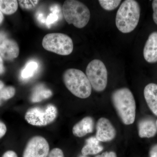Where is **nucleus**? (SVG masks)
<instances>
[{
  "label": "nucleus",
  "instance_id": "nucleus-1",
  "mask_svg": "<svg viewBox=\"0 0 157 157\" xmlns=\"http://www.w3.org/2000/svg\"><path fill=\"white\" fill-rule=\"evenodd\" d=\"M111 100L122 122L125 125L134 123L136 116V103L131 90L127 88L115 90L112 93Z\"/></svg>",
  "mask_w": 157,
  "mask_h": 157
},
{
  "label": "nucleus",
  "instance_id": "nucleus-2",
  "mask_svg": "<svg viewBox=\"0 0 157 157\" xmlns=\"http://www.w3.org/2000/svg\"><path fill=\"white\" fill-rule=\"evenodd\" d=\"M140 17V7L134 0H126L122 3L116 17V25L121 32L128 33L137 26Z\"/></svg>",
  "mask_w": 157,
  "mask_h": 157
},
{
  "label": "nucleus",
  "instance_id": "nucleus-3",
  "mask_svg": "<svg viewBox=\"0 0 157 157\" xmlns=\"http://www.w3.org/2000/svg\"><path fill=\"white\" fill-rule=\"evenodd\" d=\"M64 83L74 95L82 99L90 96L92 86L86 75L81 70L69 69L63 75Z\"/></svg>",
  "mask_w": 157,
  "mask_h": 157
},
{
  "label": "nucleus",
  "instance_id": "nucleus-4",
  "mask_svg": "<svg viewBox=\"0 0 157 157\" xmlns=\"http://www.w3.org/2000/svg\"><path fill=\"white\" fill-rule=\"evenodd\" d=\"M63 14L69 24L78 29L86 26L90 18V13L87 6L75 0L66 1L63 6Z\"/></svg>",
  "mask_w": 157,
  "mask_h": 157
},
{
  "label": "nucleus",
  "instance_id": "nucleus-5",
  "mask_svg": "<svg viewBox=\"0 0 157 157\" xmlns=\"http://www.w3.org/2000/svg\"><path fill=\"white\" fill-rule=\"evenodd\" d=\"M43 48L54 53L67 56L73 52V40L67 35L60 33L47 34L42 40Z\"/></svg>",
  "mask_w": 157,
  "mask_h": 157
},
{
  "label": "nucleus",
  "instance_id": "nucleus-6",
  "mask_svg": "<svg viewBox=\"0 0 157 157\" xmlns=\"http://www.w3.org/2000/svg\"><path fill=\"white\" fill-rule=\"evenodd\" d=\"M86 72L93 89L97 92L105 89L107 84V71L103 62L93 60L88 65Z\"/></svg>",
  "mask_w": 157,
  "mask_h": 157
},
{
  "label": "nucleus",
  "instance_id": "nucleus-7",
  "mask_svg": "<svg viewBox=\"0 0 157 157\" xmlns=\"http://www.w3.org/2000/svg\"><path fill=\"white\" fill-rule=\"evenodd\" d=\"M57 113L56 107L49 104L44 108L35 107L29 109L25 118L32 125L44 126L52 123L56 118Z\"/></svg>",
  "mask_w": 157,
  "mask_h": 157
},
{
  "label": "nucleus",
  "instance_id": "nucleus-8",
  "mask_svg": "<svg viewBox=\"0 0 157 157\" xmlns=\"http://www.w3.org/2000/svg\"><path fill=\"white\" fill-rule=\"evenodd\" d=\"M49 152L48 141L44 137H32L26 146L22 157H47Z\"/></svg>",
  "mask_w": 157,
  "mask_h": 157
},
{
  "label": "nucleus",
  "instance_id": "nucleus-9",
  "mask_svg": "<svg viewBox=\"0 0 157 157\" xmlns=\"http://www.w3.org/2000/svg\"><path fill=\"white\" fill-rule=\"evenodd\" d=\"M96 137L100 142H108L113 140L116 135L115 128L110 121L105 117H101L96 125Z\"/></svg>",
  "mask_w": 157,
  "mask_h": 157
},
{
  "label": "nucleus",
  "instance_id": "nucleus-10",
  "mask_svg": "<svg viewBox=\"0 0 157 157\" xmlns=\"http://www.w3.org/2000/svg\"><path fill=\"white\" fill-rule=\"evenodd\" d=\"M143 55L149 63L157 62V32L151 33L149 36L144 48Z\"/></svg>",
  "mask_w": 157,
  "mask_h": 157
},
{
  "label": "nucleus",
  "instance_id": "nucleus-11",
  "mask_svg": "<svg viewBox=\"0 0 157 157\" xmlns=\"http://www.w3.org/2000/svg\"><path fill=\"white\" fill-rule=\"evenodd\" d=\"M19 48L15 41L6 39L0 44V56L6 60H12L19 55Z\"/></svg>",
  "mask_w": 157,
  "mask_h": 157
},
{
  "label": "nucleus",
  "instance_id": "nucleus-12",
  "mask_svg": "<svg viewBox=\"0 0 157 157\" xmlns=\"http://www.w3.org/2000/svg\"><path fill=\"white\" fill-rule=\"evenodd\" d=\"M138 135L141 138H151L157 133L156 121L150 118L143 119L138 124Z\"/></svg>",
  "mask_w": 157,
  "mask_h": 157
},
{
  "label": "nucleus",
  "instance_id": "nucleus-13",
  "mask_svg": "<svg viewBox=\"0 0 157 157\" xmlns=\"http://www.w3.org/2000/svg\"><path fill=\"white\" fill-rule=\"evenodd\" d=\"M144 94L149 108L157 116V84H147L144 88Z\"/></svg>",
  "mask_w": 157,
  "mask_h": 157
},
{
  "label": "nucleus",
  "instance_id": "nucleus-14",
  "mask_svg": "<svg viewBox=\"0 0 157 157\" xmlns=\"http://www.w3.org/2000/svg\"><path fill=\"white\" fill-rule=\"evenodd\" d=\"M94 122L90 117L83 118L73 126V133L76 137H81L94 131Z\"/></svg>",
  "mask_w": 157,
  "mask_h": 157
},
{
  "label": "nucleus",
  "instance_id": "nucleus-15",
  "mask_svg": "<svg viewBox=\"0 0 157 157\" xmlns=\"http://www.w3.org/2000/svg\"><path fill=\"white\" fill-rule=\"evenodd\" d=\"M96 137H90L86 140V144L82 149V154L83 156L96 155L102 151L104 147Z\"/></svg>",
  "mask_w": 157,
  "mask_h": 157
},
{
  "label": "nucleus",
  "instance_id": "nucleus-16",
  "mask_svg": "<svg viewBox=\"0 0 157 157\" xmlns=\"http://www.w3.org/2000/svg\"><path fill=\"white\" fill-rule=\"evenodd\" d=\"M52 95V92L50 90L46 89L43 86H38L34 90L31 97L32 102L36 103L48 99Z\"/></svg>",
  "mask_w": 157,
  "mask_h": 157
},
{
  "label": "nucleus",
  "instance_id": "nucleus-17",
  "mask_svg": "<svg viewBox=\"0 0 157 157\" xmlns=\"http://www.w3.org/2000/svg\"><path fill=\"white\" fill-rule=\"evenodd\" d=\"M18 8V4L17 1H4L0 0V11L2 13L6 14H14Z\"/></svg>",
  "mask_w": 157,
  "mask_h": 157
},
{
  "label": "nucleus",
  "instance_id": "nucleus-18",
  "mask_svg": "<svg viewBox=\"0 0 157 157\" xmlns=\"http://www.w3.org/2000/svg\"><path fill=\"white\" fill-rule=\"evenodd\" d=\"M38 67L37 63L34 61L29 62L22 70L21 76L23 79H28L33 77Z\"/></svg>",
  "mask_w": 157,
  "mask_h": 157
},
{
  "label": "nucleus",
  "instance_id": "nucleus-19",
  "mask_svg": "<svg viewBox=\"0 0 157 157\" xmlns=\"http://www.w3.org/2000/svg\"><path fill=\"white\" fill-rule=\"evenodd\" d=\"M15 90L12 86L3 88L0 90V105L3 101H6L13 98L15 94Z\"/></svg>",
  "mask_w": 157,
  "mask_h": 157
},
{
  "label": "nucleus",
  "instance_id": "nucleus-20",
  "mask_svg": "<svg viewBox=\"0 0 157 157\" xmlns=\"http://www.w3.org/2000/svg\"><path fill=\"white\" fill-rule=\"evenodd\" d=\"M100 5L104 10L112 11L119 6L121 1L118 0H99Z\"/></svg>",
  "mask_w": 157,
  "mask_h": 157
},
{
  "label": "nucleus",
  "instance_id": "nucleus-21",
  "mask_svg": "<svg viewBox=\"0 0 157 157\" xmlns=\"http://www.w3.org/2000/svg\"><path fill=\"white\" fill-rule=\"evenodd\" d=\"M20 6L23 9L31 10L35 9L39 3V1H19Z\"/></svg>",
  "mask_w": 157,
  "mask_h": 157
},
{
  "label": "nucleus",
  "instance_id": "nucleus-22",
  "mask_svg": "<svg viewBox=\"0 0 157 157\" xmlns=\"http://www.w3.org/2000/svg\"><path fill=\"white\" fill-rule=\"evenodd\" d=\"M51 11H52V13L49 14L45 20V23L47 26H49L51 24L56 22L59 18V16L57 15L59 12L58 8L56 6H54L52 8Z\"/></svg>",
  "mask_w": 157,
  "mask_h": 157
},
{
  "label": "nucleus",
  "instance_id": "nucleus-23",
  "mask_svg": "<svg viewBox=\"0 0 157 157\" xmlns=\"http://www.w3.org/2000/svg\"><path fill=\"white\" fill-rule=\"evenodd\" d=\"M47 157H65L63 152L61 149L55 148L51 151Z\"/></svg>",
  "mask_w": 157,
  "mask_h": 157
},
{
  "label": "nucleus",
  "instance_id": "nucleus-24",
  "mask_svg": "<svg viewBox=\"0 0 157 157\" xmlns=\"http://www.w3.org/2000/svg\"><path fill=\"white\" fill-rule=\"evenodd\" d=\"M152 6L153 10V18L155 23L157 25V0L153 1Z\"/></svg>",
  "mask_w": 157,
  "mask_h": 157
},
{
  "label": "nucleus",
  "instance_id": "nucleus-25",
  "mask_svg": "<svg viewBox=\"0 0 157 157\" xmlns=\"http://www.w3.org/2000/svg\"><path fill=\"white\" fill-rule=\"evenodd\" d=\"M7 132V128L6 124L0 121V138L2 137L3 136L6 135Z\"/></svg>",
  "mask_w": 157,
  "mask_h": 157
},
{
  "label": "nucleus",
  "instance_id": "nucleus-26",
  "mask_svg": "<svg viewBox=\"0 0 157 157\" xmlns=\"http://www.w3.org/2000/svg\"><path fill=\"white\" fill-rule=\"evenodd\" d=\"M95 157H117L116 154L114 152H105L101 155L97 156Z\"/></svg>",
  "mask_w": 157,
  "mask_h": 157
},
{
  "label": "nucleus",
  "instance_id": "nucleus-27",
  "mask_svg": "<svg viewBox=\"0 0 157 157\" xmlns=\"http://www.w3.org/2000/svg\"><path fill=\"white\" fill-rule=\"evenodd\" d=\"M149 157H157V144L154 145L151 148Z\"/></svg>",
  "mask_w": 157,
  "mask_h": 157
},
{
  "label": "nucleus",
  "instance_id": "nucleus-28",
  "mask_svg": "<svg viewBox=\"0 0 157 157\" xmlns=\"http://www.w3.org/2000/svg\"><path fill=\"white\" fill-rule=\"evenodd\" d=\"M2 157H17V154L13 151L9 150L6 151Z\"/></svg>",
  "mask_w": 157,
  "mask_h": 157
},
{
  "label": "nucleus",
  "instance_id": "nucleus-29",
  "mask_svg": "<svg viewBox=\"0 0 157 157\" xmlns=\"http://www.w3.org/2000/svg\"><path fill=\"white\" fill-rule=\"evenodd\" d=\"M4 71V68L3 67L2 59L0 56V74H2Z\"/></svg>",
  "mask_w": 157,
  "mask_h": 157
},
{
  "label": "nucleus",
  "instance_id": "nucleus-30",
  "mask_svg": "<svg viewBox=\"0 0 157 157\" xmlns=\"http://www.w3.org/2000/svg\"><path fill=\"white\" fill-rule=\"evenodd\" d=\"M6 39V35L3 33H0V44Z\"/></svg>",
  "mask_w": 157,
  "mask_h": 157
},
{
  "label": "nucleus",
  "instance_id": "nucleus-31",
  "mask_svg": "<svg viewBox=\"0 0 157 157\" xmlns=\"http://www.w3.org/2000/svg\"><path fill=\"white\" fill-rule=\"evenodd\" d=\"M39 18V20L40 22L42 23H45V19H44V17H43V16L42 15V14H40L39 15V17H38Z\"/></svg>",
  "mask_w": 157,
  "mask_h": 157
},
{
  "label": "nucleus",
  "instance_id": "nucleus-32",
  "mask_svg": "<svg viewBox=\"0 0 157 157\" xmlns=\"http://www.w3.org/2000/svg\"><path fill=\"white\" fill-rule=\"evenodd\" d=\"M3 18H4V17H3L2 13L0 11V24L2 23V22Z\"/></svg>",
  "mask_w": 157,
  "mask_h": 157
},
{
  "label": "nucleus",
  "instance_id": "nucleus-33",
  "mask_svg": "<svg viewBox=\"0 0 157 157\" xmlns=\"http://www.w3.org/2000/svg\"><path fill=\"white\" fill-rule=\"evenodd\" d=\"M4 84L2 82L0 81V90L4 88Z\"/></svg>",
  "mask_w": 157,
  "mask_h": 157
},
{
  "label": "nucleus",
  "instance_id": "nucleus-34",
  "mask_svg": "<svg viewBox=\"0 0 157 157\" xmlns=\"http://www.w3.org/2000/svg\"><path fill=\"white\" fill-rule=\"evenodd\" d=\"M78 157H86V156H83V155H80V156H78Z\"/></svg>",
  "mask_w": 157,
  "mask_h": 157
},
{
  "label": "nucleus",
  "instance_id": "nucleus-35",
  "mask_svg": "<svg viewBox=\"0 0 157 157\" xmlns=\"http://www.w3.org/2000/svg\"><path fill=\"white\" fill-rule=\"evenodd\" d=\"M156 126H157V121H156Z\"/></svg>",
  "mask_w": 157,
  "mask_h": 157
}]
</instances>
